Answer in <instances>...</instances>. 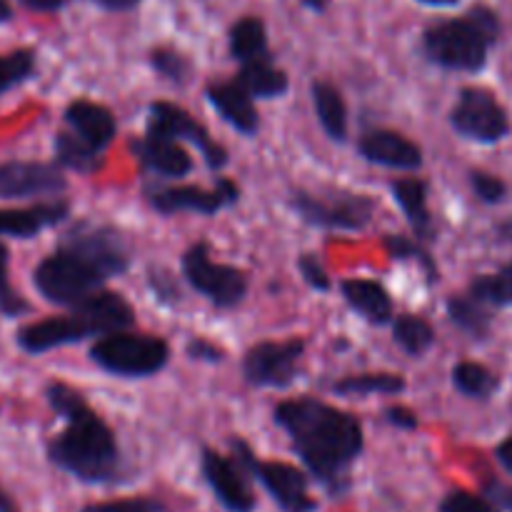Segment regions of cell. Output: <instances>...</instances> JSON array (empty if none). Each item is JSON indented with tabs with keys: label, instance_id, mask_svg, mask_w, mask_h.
Wrapping results in <instances>:
<instances>
[{
	"label": "cell",
	"instance_id": "25",
	"mask_svg": "<svg viewBox=\"0 0 512 512\" xmlns=\"http://www.w3.org/2000/svg\"><path fill=\"white\" fill-rule=\"evenodd\" d=\"M230 55H233L240 65L268 58L270 50L263 20L243 18L233 25V30H230Z\"/></svg>",
	"mask_w": 512,
	"mask_h": 512
},
{
	"label": "cell",
	"instance_id": "1",
	"mask_svg": "<svg viewBox=\"0 0 512 512\" xmlns=\"http://www.w3.org/2000/svg\"><path fill=\"white\" fill-rule=\"evenodd\" d=\"M273 418L288 433L310 475L330 495L345 493L350 468L365 445L360 420L318 398L285 400L275 408Z\"/></svg>",
	"mask_w": 512,
	"mask_h": 512
},
{
	"label": "cell",
	"instance_id": "27",
	"mask_svg": "<svg viewBox=\"0 0 512 512\" xmlns=\"http://www.w3.org/2000/svg\"><path fill=\"white\" fill-rule=\"evenodd\" d=\"M393 338L400 348L405 350L413 358H420L423 353H428L435 343V330L420 315H398L393 323Z\"/></svg>",
	"mask_w": 512,
	"mask_h": 512
},
{
	"label": "cell",
	"instance_id": "3",
	"mask_svg": "<svg viewBox=\"0 0 512 512\" xmlns=\"http://www.w3.org/2000/svg\"><path fill=\"white\" fill-rule=\"evenodd\" d=\"M50 408L65 418V430L48 443V458L55 468L90 485L115 483L123 473L113 430L83 395L65 383H50L45 390Z\"/></svg>",
	"mask_w": 512,
	"mask_h": 512
},
{
	"label": "cell",
	"instance_id": "41",
	"mask_svg": "<svg viewBox=\"0 0 512 512\" xmlns=\"http://www.w3.org/2000/svg\"><path fill=\"white\" fill-rule=\"evenodd\" d=\"M385 418H388V423H393L395 428H400V430L418 428V418H415V413L413 410L403 408V405H395V408L385 410Z\"/></svg>",
	"mask_w": 512,
	"mask_h": 512
},
{
	"label": "cell",
	"instance_id": "8",
	"mask_svg": "<svg viewBox=\"0 0 512 512\" xmlns=\"http://www.w3.org/2000/svg\"><path fill=\"white\" fill-rule=\"evenodd\" d=\"M230 445H233L235 463L243 468V473L253 475L285 512L318 510V503L310 495L308 478L303 475V470L293 468L288 463H265V460H258L253 450L248 448V443L240 438L230 440Z\"/></svg>",
	"mask_w": 512,
	"mask_h": 512
},
{
	"label": "cell",
	"instance_id": "42",
	"mask_svg": "<svg viewBox=\"0 0 512 512\" xmlns=\"http://www.w3.org/2000/svg\"><path fill=\"white\" fill-rule=\"evenodd\" d=\"M485 498H488L490 503L495 505V508H503V510L512 512V488H510V485L490 483L488 485V493H485Z\"/></svg>",
	"mask_w": 512,
	"mask_h": 512
},
{
	"label": "cell",
	"instance_id": "28",
	"mask_svg": "<svg viewBox=\"0 0 512 512\" xmlns=\"http://www.w3.org/2000/svg\"><path fill=\"white\" fill-rule=\"evenodd\" d=\"M405 390L403 375L398 373H363L348 375L333 385V393L338 395H398Z\"/></svg>",
	"mask_w": 512,
	"mask_h": 512
},
{
	"label": "cell",
	"instance_id": "19",
	"mask_svg": "<svg viewBox=\"0 0 512 512\" xmlns=\"http://www.w3.org/2000/svg\"><path fill=\"white\" fill-rule=\"evenodd\" d=\"M65 123L70 133L83 138L93 148L105 150L115 138V118L108 108L93 100H75L65 108Z\"/></svg>",
	"mask_w": 512,
	"mask_h": 512
},
{
	"label": "cell",
	"instance_id": "22",
	"mask_svg": "<svg viewBox=\"0 0 512 512\" xmlns=\"http://www.w3.org/2000/svg\"><path fill=\"white\" fill-rule=\"evenodd\" d=\"M393 190L395 203L400 205L405 215H408L410 228L415 230L420 240L435 238L433 218L428 210V183L420 178H400L390 185Z\"/></svg>",
	"mask_w": 512,
	"mask_h": 512
},
{
	"label": "cell",
	"instance_id": "2",
	"mask_svg": "<svg viewBox=\"0 0 512 512\" xmlns=\"http://www.w3.org/2000/svg\"><path fill=\"white\" fill-rule=\"evenodd\" d=\"M130 265V248L113 228L78 223L65 233L63 243L40 260L33 273L38 293L48 303L73 308L113 275H123Z\"/></svg>",
	"mask_w": 512,
	"mask_h": 512
},
{
	"label": "cell",
	"instance_id": "43",
	"mask_svg": "<svg viewBox=\"0 0 512 512\" xmlns=\"http://www.w3.org/2000/svg\"><path fill=\"white\" fill-rule=\"evenodd\" d=\"M495 455H498V463L503 465V468L508 470V473H512V435H510V438H505L503 443L498 445Z\"/></svg>",
	"mask_w": 512,
	"mask_h": 512
},
{
	"label": "cell",
	"instance_id": "10",
	"mask_svg": "<svg viewBox=\"0 0 512 512\" xmlns=\"http://www.w3.org/2000/svg\"><path fill=\"white\" fill-rule=\"evenodd\" d=\"M450 123L463 138L478 143H498L510 133V120L503 105L490 90L465 88L453 108Z\"/></svg>",
	"mask_w": 512,
	"mask_h": 512
},
{
	"label": "cell",
	"instance_id": "14",
	"mask_svg": "<svg viewBox=\"0 0 512 512\" xmlns=\"http://www.w3.org/2000/svg\"><path fill=\"white\" fill-rule=\"evenodd\" d=\"M200 468H203V478L208 488L213 490L215 498L220 500L228 512H253L255 510V495L250 490L248 480H245L243 468L235 460H228L225 455L215 453V450L205 448L203 458H200Z\"/></svg>",
	"mask_w": 512,
	"mask_h": 512
},
{
	"label": "cell",
	"instance_id": "11",
	"mask_svg": "<svg viewBox=\"0 0 512 512\" xmlns=\"http://www.w3.org/2000/svg\"><path fill=\"white\" fill-rule=\"evenodd\" d=\"M305 355V340L260 343L245 353V380L255 388H288L298 378V365Z\"/></svg>",
	"mask_w": 512,
	"mask_h": 512
},
{
	"label": "cell",
	"instance_id": "31",
	"mask_svg": "<svg viewBox=\"0 0 512 512\" xmlns=\"http://www.w3.org/2000/svg\"><path fill=\"white\" fill-rule=\"evenodd\" d=\"M470 295L483 305H512V263L495 275H483L470 285Z\"/></svg>",
	"mask_w": 512,
	"mask_h": 512
},
{
	"label": "cell",
	"instance_id": "38",
	"mask_svg": "<svg viewBox=\"0 0 512 512\" xmlns=\"http://www.w3.org/2000/svg\"><path fill=\"white\" fill-rule=\"evenodd\" d=\"M470 183H473L475 195H478L483 203H500V200L505 198V193H508L503 180L495 178V175L490 173H483V170H473V173H470Z\"/></svg>",
	"mask_w": 512,
	"mask_h": 512
},
{
	"label": "cell",
	"instance_id": "30",
	"mask_svg": "<svg viewBox=\"0 0 512 512\" xmlns=\"http://www.w3.org/2000/svg\"><path fill=\"white\" fill-rule=\"evenodd\" d=\"M453 383L468 398H490L498 390V378L480 363H458L453 370Z\"/></svg>",
	"mask_w": 512,
	"mask_h": 512
},
{
	"label": "cell",
	"instance_id": "26",
	"mask_svg": "<svg viewBox=\"0 0 512 512\" xmlns=\"http://www.w3.org/2000/svg\"><path fill=\"white\" fill-rule=\"evenodd\" d=\"M55 160L60 168L90 175L100 168V150L68 130L55 138Z\"/></svg>",
	"mask_w": 512,
	"mask_h": 512
},
{
	"label": "cell",
	"instance_id": "35",
	"mask_svg": "<svg viewBox=\"0 0 512 512\" xmlns=\"http://www.w3.org/2000/svg\"><path fill=\"white\" fill-rule=\"evenodd\" d=\"M80 512H170L168 505L155 498H120L105 503H90Z\"/></svg>",
	"mask_w": 512,
	"mask_h": 512
},
{
	"label": "cell",
	"instance_id": "34",
	"mask_svg": "<svg viewBox=\"0 0 512 512\" xmlns=\"http://www.w3.org/2000/svg\"><path fill=\"white\" fill-rule=\"evenodd\" d=\"M150 63H153V68L158 70L163 78L173 80V83H185V80L190 78V73H193L190 60L185 58V55H180L178 50L170 48L153 50V53H150Z\"/></svg>",
	"mask_w": 512,
	"mask_h": 512
},
{
	"label": "cell",
	"instance_id": "15",
	"mask_svg": "<svg viewBox=\"0 0 512 512\" xmlns=\"http://www.w3.org/2000/svg\"><path fill=\"white\" fill-rule=\"evenodd\" d=\"M68 188L63 170L48 163H13L0 165V198H35L55 195Z\"/></svg>",
	"mask_w": 512,
	"mask_h": 512
},
{
	"label": "cell",
	"instance_id": "45",
	"mask_svg": "<svg viewBox=\"0 0 512 512\" xmlns=\"http://www.w3.org/2000/svg\"><path fill=\"white\" fill-rule=\"evenodd\" d=\"M95 3L103 5V8H108V10H130V8H135L140 0H95Z\"/></svg>",
	"mask_w": 512,
	"mask_h": 512
},
{
	"label": "cell",
	"instance_id": "48",
	"mask_svg": "<svg viewBox=\"0 0 512 512\" xmlns=\"http://www.w3.org/2000/svg\"><path fill=\"white\" fill-rule=\"evenodd\" d=\"M10 505H13V503H10V498H8V495L3 493V488H0V512H3V510H8Z\"/></svg>",
	"mask_w": 512,
	"mask_h": 512
},
{
	"label": "cell",
	"instance_id": "39",
	"mask_svg": "<svg viewBox=\"0 0 512 512\" xmlns=\"http://www.w3.org/2000/svg\"><path fill=\"white\" fill-rule=\"evenodd\" d=\"M298 268H300V275H303L305 283H308L310 288L320 290V293L330 290L328 273H325L323 263H320V260L315 258L313 253H303V255H300V258H298Z\"/></svg>",
	"mask_w": 512,
	"mask_h": 512
},
{
	"label": "cell",
	"instance_id": "46",
	"mask_svg": "<svg viewBox=\"0 0 512 512\" xmlns=\"http://www.w3.org/2000/svg\"><path fill=\"white\" fill-rule=\"evenodd\" d=\"M10 18H13V8H10L8 0H0V23H5Z\"/></svg>",
	"mask_w": 512,
	"mask_h": 512
},
{
	"label": "cell",
	"instance_id": "37",
	"mask_svg": "<svg viewBox=\"0 0 512 512\" xmlns=\"http://www.w3.org/2000/svg\"><path fill=\"white\" fill-rule=\"evenodd\" d=\"M0 310L10 318L28 310V303L8 283V248L5 245H0Z\"/></svg>",
	"mask_w": 512,
	"mask_h": 512
},
{
	"label": "cell",
	"instance_id": "44",
	"mask_svg": "<svg viewBox=\"0 0 512 512\" xmlns=\"http://www.w3.org/2000/svg\"><path fill=\"white\" fill-rule=\"evenodd\" d=\"M20 3L28 5L30 10H43V13H48V10H58L63 5V0H20Z\"/></svg>",
	"mask_w": 512,
	"mask_h": 512
},
{
	"label": "cell",
	"instance_id": "49",
	"mask_svg": "<svg viewBox=\"0 0 512 512\" xmlns=\"http://www.w3.org/2000/svg\"><path fill=\"white\" fill-rule=\"evenodd\" d=\"M423 3H428V5H455L458 0H423Z\"/></svg>",
	"mask_w": 512,
	"mask_h": 512
},
{
	"label": "cell",
	"instance_id": "36",
	"mask_svg": "<svg viewBox=\"0 0 512 512\" xmlns=\"http://www.w3.org/2000/svg\"><path fill=\"white\" fill-rule=\"evenodd\" d=\"M438 512H498V508L483 495L468 493V490H453V493L445 495Z\"/></svg>",
	"mask_w": 512,
	"mask_h": 512
},
{
	"label": "cell",
	"instance_id": "21",
	"mask_svg": "<svg viewBox=\"0 0 512 512\" xmlns=\"http://www.w3.org/2000/svg\"><path fill=\"white\" fill-rule=\"evenodd\" d=\"M340 290H343V298L348 300L350 308L363 315L368 323L385 325L393 320V300H390L388 290L378 280H345Z\"/></svg>",
	"mask_w": 512,
	"mask_h": 512
},
{
	"label": "cell",
	"instance_id": "18",
	"mask_svg": "<svg viewBox=\"0 0 512 512\" xmlns=\"http://www.w3.org/2000/svg\"><path fill=\"white\" fill-rule=\"evenodd\" d=\"M208 100L235 130H240L243 135L258 133L260 115L255 110L253 95L238 80H223V83L208 85Z\"/></svg>",
	"mask_w": 512,
	"mask_h": 512
},
{
	"label": "cell",
	"instance_id": "13",
	"mask_svg": "<svg viewBox=\"0 0 512 512\" xmlns=\"http://www.w3.org/2000/svg\"><path fill=\"white\" fill-rule=\"evenodd\" d=\"M148 133H158L173 140H188V143L198 145L200 153L205 155V163L213 170H220L223 165H228V150L220 143H215L208 135V130L198 120L190 118L180 105L165 103V100H158V103L150 105Z\"/></svg>",
	"mask_w": 512,
	"mask_h": 512
},
{
	"label": "cell",
	"instance_id": "47",
	"mask_svg": "<svg viewBox=\"0 0 512 512\" xmlns=\"http://www.w3.org/2000/svg\"><path fill=\"white\" fill-rule=\"evenodd\" d=\"M303 3L308 5L310 10H318V13H320V10H325V8H328V3H330V0H303Z\"/></svg>",
	"mask_w": 512,
	"mask_h": 512
},
{
	"label": "cell",
	"instance_id": "5",
	"mask_svg": "<svg viewBox=\"0 0 512 512\" xmlns=\"http://www.w3.org/2000/svg\"><path fill=\"white\" fill-rule=\"evenodd\" d=\"M498 35V15L478 5L465 18L445 20L425 30L423 48L425 55L440 68L475 73L485 65L490 45L498 40Z\"/></svg>",
	"mask_w": 512,
	"mask_h": 512
},
{
	"label": "cell",
	"instance_id": "29",
	"mask_svg": "<svg viewBox=\"0 0 512 512\" xmlns=\"http://www.w3.org/2000/svg\"><path fill=\"white\" fill-rule=\"evenodd\" d=\"M448 315L460 330H465L473 338H488L490 333V318L488 310L483 308L480 300H475L473 295H455L448 300Z\"/></svg>",
	"mask_w": 512,
	"mask_h": 512
},
{
	"label": "cell",
	"instance_id": "6",
	"mask_svg": "<svg viewBox=\"0 0 512 512\" xmlns=\"http://www.w3.org/2000/svg\"><path fill=\"white\" fill-rule=\"evenodd\" d=\"M90 358L105 373L118 375V378H150L165 368L170 348L158 335L115 330L95 340Z\"/></svg>",
	"mask_w": 512,
	"mask_h": 512
},
{
	"label": "cell",
	"instance_id": "20",
	"mask_svg": "<svg viewBox=\"0 0 512 512\" xmlns=\"http://www.w3.org/2000/svg\"><path fill=\"white\" fill-rule=\"evenodd\" d=\"M68 213L70 205L65 203V200L30 205V208L0 210V235H10V238H33L40 230L63 223V220L68 218Z\"/></svg>",
	"mask_w": 512,
	"mask_h": 512
},
{
	"label": "cell",
	"instance_id": "32",
	"mask_svg": "<svg viewBox=\"0 0 512 512\" xmlns=\"http://www.w3.org/2000/svg\"><path fill=\"white\" fill-rule=\"evenodd\" d=\"M35 70L33 50H15V53L0 55V95L28 80Z\"/></svg>",
	"mask_w": 512,
	"mask_h": 512
},
{
	"label": "cell",
	"instance_id": "9",
	"mask_svg": "<svg viewBox=\"0 0 512 512\" xmlns=\"http://www.w3.org/2000/svg\"><path fill=\"white\" fill-rule=\"evenodd\" d=\"M183 273L198 293H203L215 308H235L248 293V278L243 270L210 260L205 243H195L183 255Z\"/></svg>",
	"mask_w": 512,
	"mask_h": 512
},
{
	"label": "cell",
	"instance_id": "23",
	"mask_svg": "<svg viewBox=\"0 0 512 512\" xmlns=\"http://www.w3.org/2000/svg\"><path fill=\"white\" fill-rule=\"evenodd\" d=\"M313 103L328 138L343 143L348 138V108H345L340 90L333 83L318 80V83H313Z\"/></svg>",
	"mask_w": 512,
	"mask_h": 512
},
{
	"label": "cell",
	"instance_id": "4",
	"mask_svg": "<svg viewBox=\"0 0 512 512\" xmlns=\"http://www.w3.org/2000/svg\"><path fill=\"white\" fill-rule=\"evenodd\" d=\"M135 323V313L120 293L98 290L73 305L68 315L45 318L25 325L18 333V345L30 355H43L60 345L78 343L93 335H108L128 330Z\"/></svg>",
	"mask_w": 512,
	"mask_h": 512
},
{
	"label": "cell",
	"instance_id": "7",
	"mask_svg": "<svg viewBox=\"0 0 512 512\" xmlns=\"http://www.w3.org/2000/svg\"><path fill=\"white\" fill-rule=\"evenodd\" d=\"M293 208L305 223L325 230H363L370 223L375 200L350 190H295Z\"/></svg>",
	"mask_w": 512,
	"mask_h": 512
},
{
	"label": "cell",
	"instance_id": "33",
	"mask_svg": "<svg viewBox=\"0 0 512 512\" xmlns=\"http://www.w3.org/2000/svg\"><path fill=\"white\" fill-rule=\"evenodd\" d=\"M385 250H388V255L393 260H415V263H420L430 280L438 278V265L433 263L428 250L420 248L415 240L405 238V235H385Z\"/></svg>",
	"mask_w": 512,
	"mask_h": 512
},
{
	"label": "cell",
	"instance_id": "24",
	"mask_svg": "<svg viewBox=\"0 0 512 512\" xmlns=\"http://www.w3.org/2000/svg\"><path fill=\"white\" fill-rule=\"evenodd\" d=\"M238 83L248 90L253 98H278L288 90V75L283 68L273 63V58H260L253 63L240 65Z\"/></svg>",
	"mask_w": 512,
	"mask_h": 512
},
{
	"label": "cell",
	"instance_id": "50",
	"mask_svg": "<svg viewBox=\"0 0 512 512\" xmlns=\"http://www.w3.org/2000/svg\"><path fill=\"white\" fill-rule=\"evenodd\" d=\"M3 512H18V510H15V508H13V505H10V508H8V510H3Z\"/></svg>",
	"mask_w": 512,
	"mask_h": 512
},
{
	"label": "cell",
	"instance_id": "16",
	"mask_svg": "<svg viewBox=\"0 0 512 512\" xmlns=\"http://www.w3.org/2000/svg\"><path fill=\"white\" fill-rule=\"evenodd\" d=\"M365 160L383 168L418 170L423 165V150L395 130H370L358 143Z\"/></svg>",
	"mask_w": 512,
	"mask_h": 512
},
{
	"label": "cell",
	"instance_id": "40",
	"mask_svg": "<svg viewBox=\"0 0 512 512\" xmlns=\"http://www.w3.org/2000/svg\"><path fill=\"white\" fill-rule=\"evenodd\" d=\"M188 355L195 360H205V363H220L225 353L218 348V345L210 343V340L195 338L188 343Z\"/></svg>",
	"mask_w": 512,
	"mask_h": 512
},
{
	"label": "cell",
	"instance_id": "12",
	"mask_svg": "<svg viewBox=\"0 0 512 512\" xmlns=\"http://www.w3.org/2000/svg\"><path fill=\"white\" fill-rule=\"evenodd\" d=\"M145 198L158 213H205L215 215L218 210L228 208L238 200V185L228 178H220L215 188H195V185H180V188H148Z\"/></svg>",
	"mask_w": 512,
	"mask_h": 512
},
{
	"label": "cell",
	"instance_id": "17",
	"mask_svg": "<svg viewBox=\"0 0 512 512\" xmlns=\"http://www.w3.org/2000/svg\"><path fill=\"white\" fill-rule=\"evenodd\" d=\"M135 158L143 163L145 170L163 178H183L193 170V160L178 145V140L165 138L158 133H145V138H138L130 143Z\"/></svg>",
	"mask_w": 512,
	"mask_h": 512
}]
</instances>
